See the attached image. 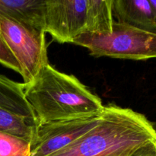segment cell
Segmentation results:
<instances>
[{
	"label": "cell",
	"instance_id": "6",
	"mask_svg": "<svg viewBox=\"0 0 156 156\" xmlns=\"http://www.w3.org/2000/svg\"><path fill=\"white\" fill-rule=\"evenodd\" d=\"M100 115L37 125L30 142V156H50L68 147L94 127Z\"/></svg>",
	"mask_w": 156,
	"mask_h": 156
},
{
	"label": "cell",
	"instance_id": "4",
	"mask_svg": "<svg viewBox=\"0 0 156 156\" xmlns=\"http://www.w3.org/2000/svg\"><path fill=\"white\" fill-rule=\"evenodd\" d=\"M45 34L0 16V37L18 61L24 84L49 63Z\"/></svg>",
	"mask_w": 156,
	"mask_h": 156
},
{
	"label": "cell",
	"instance_id": "15",
	"mask_svg": "<svg viewBox=\"0 0 156 156\" xmlns=\"http://www.w3.org/2000/svg\"><path fill=\"white\" fill-rule=\"evenodd\" d=\"M149 1H150V3L152 5V7H153L154 9H155V13H156V0H149Z\"/></svg>",
	"mask_w": 156,
	"mask_h": 156
},
{
	"label": "cell",
	"instance_id": "5",
	"mask_svg": "<svg viewBox=\"0 0 156 156\" xmlns=\"http://www.w3.org/2000/svg\"><path fill=\"white\" fill-rule=\"evenodd\" d=\"M88 0H46L45 33L60 44L86 32Z\"/></svg>",
	"mask_w": 156,
	"mask_h": 156
},
{
	"label": "cell",
	"instance_id": "11",
	"mask_svg": "<svg viewBox=\"0 0 156 156\" xmlns=\"http://www.w3.org/2000/svg\"><path fill=\"white\" fill-rule=\"evenodd\" d=\"M36 124L30 120L0 108V131L31 142Z\"/></svg>",
	"mask_w": 156,
	"mask_h": 156
},
{
	"label": "cell",
	"instance_id": "13",
	"mask_svg": "<svg viewBox=\"0 0 156 156\" xmlns=\"http://www.w3.org/2000/svg\"><path fill=\"white\" fill-rule=\"evenodd\" d=\"M0 64L21 74L19 64L0 37Z\"/></svg>",
	"mask_w": 156,
	"mask_h": 156
},
{
	"label": "cell",
	"instance_id": "2",
	"mask_svg": "<svg viewBox=\"0 0 156 156\" xmlns=\"http://www.w3.org/2000/svg\"><path fill=\"white\" fill-rule=\"evenodd\" d=\"M156 140V129L140 113L105 105L99 121L71 145L50 156H131Z\"/></svg>",
	"mask_w": 156,
	"mask_h": 156
},
{
	"label": "cell",
	"instance_id": "8",
	"mask_svg": "<svg viewBox=\"0 0 156 156\" xmlns=\"http://www.w3.org/2000/svg\"><path fill=\"white\" fill-rule=\"evenodd\" d=\"M45 2L46 0H0V16L45 32Z\"/></svg>",
	"mask_w": 156,
	"mask_h": 156
},
{
	"label": "cell",
	"instance_id": "1",
	"mask_svg": "<svg viewBox=\"0 0 156 156\" xmlns=\"http://www.w3.org/2000/svg\"><path fill=\"white\" fill-rule=\"evenodd\" d=\"M23 87L37 126L95 117L105 106L76 76L61 73L50 63L44 65L31 82L23 83Z\"/></svg>",
	"mask_w": 156,
	"mask_h": 156
},
{
	"label": "cell",
	"instance_id": "3",
	"mask_svg": "<svg viewBox=\"0 0 156 156\" xmlns=\"http://www.w3.org/2000/svg\"><path fill=\"white\" fill-rule=\"evenodd\" d=\"M72 44L85 47L95 57L144 59L156 58V34L114 21L108 34H82Z\"/></svg>",
	"mask_w": 156,
	"mask_h": 156
},
{
	"label": "cell",
	"instance_id": "10",
	"mask_svg": "<svg viewBox=\"0 0 156 156\" xmlns=\"http://www.w3.org/2000/svg\"><path fill=\"white\" fill-rule=\"evenodd\" d=\"M114 21L113 0H88L85 33L111 34Z\"/></svg>",
	"mask_w": 156,
	"mask_h": 156
},
{
	"label": "cell",
	"instance_id": "9",
	"mask_svg": "<svg viewBox=\"0 0 156 156\" xmlns=\"http://www.w3.org/2000/svg\"><path fill=\"white\" fill-rule=\"evenodd\" d=\"M0 108L36 124L34 114L24 96L23 83L11 80L2 75H0Z\"/></svg>",
	"mask_w": 156,
	"mask_h": 156
},
{
	"label": "cell",
	"instance_id": "14",
	"mask_svg": "<svg viewBox=\"0 0 156 156\" xmlns=\"http://www.w3.org/2000/svg\"><path fill=\"white\" fill-rule=\"evenodd\" d=\"M131 156H156V140L140 148Z\"/></svg>",
	"mask_w": 156,
	"mask_h": 156
},
{
	"label": "cell",
	"instance_id": "7",
	"mask_svg": "<svg viewBox=\"0 0 156 156\" xmlns=\"http://www.w3.org/2000/svg\"><path fill=\"white\" fill-rule=\"evenodd\" d=\"M115 21L156 34V13L149 0H113Z\"/></svg>",
	"mask_w": 156,
	"mask_h": 156
},
{
	"label": "cell",
	"instance_id": "12",
	"mask_svg": "<svg viewBox=\"0 0 156 156\" xmlns=\"http://www.w3.org/2000/svg\"><path fill=\"white\" fill-rule=\"evenodd\" d=\"M30 142L0 131V156H30Z\"/></svg>",
	"mask_w": 156,
	"mask_h": 156
}]
</instances>
